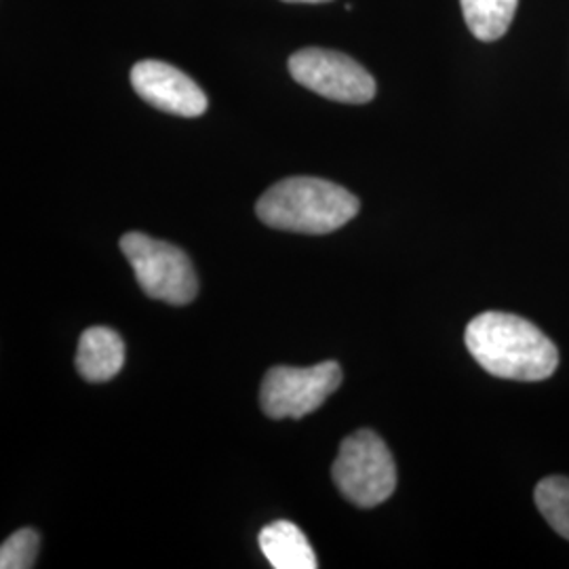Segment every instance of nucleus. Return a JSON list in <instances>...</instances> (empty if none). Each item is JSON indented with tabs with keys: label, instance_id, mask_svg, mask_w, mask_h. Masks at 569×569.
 I'll use <instances>...</instances> for the list:
<instances>
[{
	"label": "nucleus",
	"instance_id": "nucleus-1",
	"mask_svg": "<svg viewBox=\"0 0 569 569\" xmlns=\"http://www.w3.org/2000/svg\"><path fill=\"white\" fill-rule=\"evenodd\" d=\"M472 359L496 378L542 382L559 366L557 346L528 319L509 312H483L465 333Z\"/></svg>",
	"mask_w": 569,
	"mask_h": 569
},
{
	"label": "nucleus",
	"instance_id": "nucleus-2",
	"mask_svg": "<svg viewBox=\"0 0 569 569\" xmlns=\"http://www.w3.org/2000/svg\"><path fill=\"white\" fill-rule=\"evenodd\" d=\"M359 199L338 183L319 178H287L268 188L258 201V218L270 228L329 234L359 213Z\"/></svg>",
	"mask_w": 569,
	"mask_h": 569
},
{
	"label": "nucleus",
	"instance_id": "nucleus-3",
	"mask_svg": "<svg viewBox=\"0 0 569 569\" xmlns=\"http://www.w3.org/2000/svg\"><path fill=\"white\" fill-rule=\"evenodd\" d=\"M331 477L346 500L359 509L387 502L397 488L395 458L373 430H357L346 437Z\"/></svg>",
	"mask_w": 569,
	"mask_h": 569
},
{
	"label": "nucleus",
	"instance_id": "nucleus-4",
	"mask_svg": "<svg viewBox=\"0 0 569 569\" xmlns=\"http://www.w3.org/2000/svg\"><path fill=\"white\" fill-rule=\"evenodd\" d=\"M121 249L146 296L171 306L190 305L197 298V274L180 247L129 232L121 239Z\"/></svg>",
	"mask_w": 569,
	"mask_h": 569
},
{
	"label": "nucleus",
	"instance_id": "nucleus-5",
	"mask_svg": "<svg viewBox=\"0 0 569 569\" xmlns=\"http://www.w3.org/2000/svg\"><path fill=\"white\" fill-rule=\"evenodd\" d=\"M342 367L326 361L315 367H272L264 376L260 403L272 420L305 418L326 403L342 385Z\"/></svg>",
	"mask_w": 569,
	"mask_h": 569
},
{
	"label": "nucleus",
	"instance_id": "nucleus-6",
	"mask_svg": "<svg viewBox=\"0 0 569 569\" xmlns=\"http://www.w3.org/2000/svg\"><path fill=\"white\" fill-rule=\"evenodd\" d=\"M289 72L306 89L331 102L367 103L376 98V81L359 61L340 51L302 49L289 58Z\"/></svg>",
	"mask_w": 569,
	"mask_h": 569
},
{
	"label": "nucleus",
	"instance_id": "nucleus-7",
	"mask_svg": "<svg viewBox=\"0 0 569 569\" xmlns=\"http://www.w3.org/2000/svg\"><path fill=\"white\" fill-rule=\"evenodd\" d=\"M131 84L143 102L176 117H201L209 103L203 89L167 61H138L131 70Z\"/></svg>",
	"mask_w": 569,
	"mask_h": 569
},
{
	"label": "nucleus",
	"instance_id": "nucleus-8",
	"mask_svg": "<svg viewBox=\"0 0 569 569\" xmlns=\"http://www.w3.org/2000/svg\"><path fill=\"white\" fill-rule=\"evenodd\" d=\"M124 366V342L110 327H91L81 336L77 369L87 382H108Z\"/></svg>",
	"mask_w": 569,
	"mask_h": 569
},
{
	"label": "nucleus",
	"instance_id": "nucleus-9",
	"mask_svg": "<svg viewBox=\"0 0 569 569\" xmlns=\"http://www.w3.org/2000/svg\"><path fill=\"white\" fill-rule=\"evenodd\" d=\"M260 549L274 569H317L319 561L302 529L289 521H274L258 536Z\"/></svg>",
	"mask_w": 569,
	"mask_h": 569
},
{
	"label": "nucleus",
	"instance_id": "nucleus-10",
	"mask_svg": "<svg viewBox=\"0 0 569 569\" xmlns=\"http://www.w3.org/2000/svg\"><path fill=\"white\" fill-rule=\"evenodd\" d=\"M460 4L475 39L491 42L509 32L519 0H460Z\"/></svg>",
	"mask_w": 569,
	"mask_h": 569
},
{
	"label": "nucleus",
	"instance_id": "nucleus-11",
	"mask_svg": "<svg viewBox=\"0 0 569 569\" xmlns=\"http://www.w3.org/2000/svg\"><path fill=\"white\" fill-rule=\"evenodd\" d=\"M538 510L550 528L569 540V479L552 475L538 483L533 491Z\"/></svg>",
	"mask_w": 569,
	"mask_h": 569
},
{
	"label": "nucleus",
	"instance_id": "nucleus-12",
	"mask_svg": "<svg viewBox=\"0 0 569 569\" xmlns=\"http://www.w3.org/2000/svg\"><path fill=\"white\" fill-rule=\"evenodd\" d=\"M41 549V536L32 528L18 529L0 547V568L30 569Z\"/></svg>",
	"mask_w": 569,
	"mask_h": 569
},
{
	"label": "nucleus",
	"instance_id": "nucleus-13",
	"mask_svg": "<svg viewBox=\"0 0 569 569\" xmlns=\"http://www.w3.org/2000/svg\"><path fill=\"white\" fill-rule=\"evenodd\" d=\"M283 2H306V4H321V2H329V0H283Z\"/></svg>",
	"mask_w": 569,
	"mask_h": 569
}]
</instances>
